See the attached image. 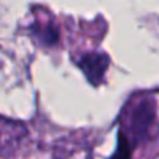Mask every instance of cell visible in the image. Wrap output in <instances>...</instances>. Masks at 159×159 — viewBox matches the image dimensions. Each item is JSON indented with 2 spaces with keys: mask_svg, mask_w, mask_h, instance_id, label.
<instances>
[{
  "mask_svg": "<svg viewBox=\"0 0 159 159\" xmlns=\"http://www.w3.org/2000/svg\"><path fill=\"white\" fill-rule=\"evenodd\" d=\"M157 109L152 101H143L137 105L130 120V130L134 137L131 143L133 148L135 144L144 143L151 135L152 129L157 126Z\"/></svg>",
  "mask_w": 159,
  "mask_h": 159,
  "instance_id": "6da1fadb",
  "label": "cell"
},
{
  "mask_svg": "<svg viewBox=\"0 0 159 159\" xmlns=\"http://www.w3.org/2000/svg\"><path fill=\"white\" fill-rule=\"evenodd\" d=\"M78 66L91 84L98 85L103 80V75L107 70V66H109V59L106 55L91 53V55L84 56L80 60Z\"/></svg>",
  "mask_w": 159,
  "mask_h": 159,
  "instance_id": "7a4b0ae2",
  "label": "cell"
},
{
  "mask_svg": "<svg viewBox=\"0 0 159 159\" xmlns=\"http://www.w3.org/2000/svg\"><path fill=\"white\" fill-rule=\"evenodd\" d=\"M133 145L130 144V140L127 137V134L123 131H119V137H117V147H116V151L113 152V155L109 159H131L133 154Z\"/></svg>",
  "mask_w": 159,
  "mask_h": 159,
  "instance_id": "3957f363",
  "label": "cell"
}]
</instances>
